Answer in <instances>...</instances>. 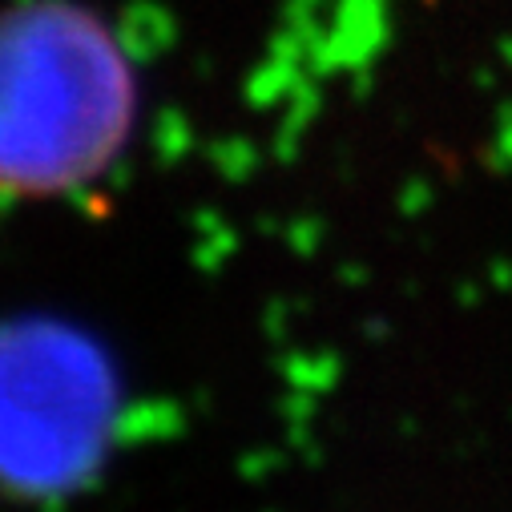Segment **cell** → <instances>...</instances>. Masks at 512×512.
<instances>
[{
	"mask_svg": "<svg viewBox=\"0 0 512 512\" xmlns=\"http://www.w3.org/2000/svg\"><path fill=\"white\" fill-rule=\"evenodd\" d=\"M105 363L57 327H0V484L65 492L101 460Z\"/></svg>",
	"mask_w": 512,
	"mask_h": 512,
	"instance_id": "cell-2",
	"label": "cell"
},
{
	"mask_svg": "<svg viewBox=\"0 0 512 512\" xmlns=\"http://www.w3.org/2000/svg\"><path fill=\"white\" fill-rule=\"evenodd\" d=\"M130 121L117 45L77 9L0 17V186L61 190L105 166Z\"/></svg>",
	"mask_w": 512,
	"mask_h": 512,
	"instance_id": "cell-1",
	"label": "cell"
}]
</instances>
